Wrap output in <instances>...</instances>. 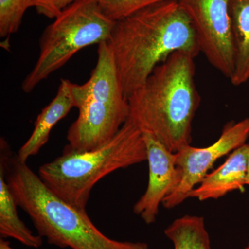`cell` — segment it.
Returning <instances> with one entry per match:
<instances>
[{
  "instance_id": "6da1fadb",
  "label": "cell",
  "mask_w": 249,
  "mask_h": 249,
  "mask_svg": "<svg viewBox=\"0 0 249 249\" xmlns=\"http://www.w3.org/2000/svg\"><path fill=\"white\" fill-rule=\"evenodd\" d=\"M107 42L127 98L171 54L184 51L196 56L200 52L178 0L152 5L115 22Z\"/></svg>"
},
{
  "instance_id": "7a4b0ae2",
  "label": "cell",
  "mask_w": 249,
  "mask_h": 249,
  "mask_svg": "<svg viewBox=\"0 0 249 249\" xmlns=\"http://www.w3.org/2000/svg\"><path fill=\"white\" fill-rule=\"evenodd\" d=\"M195 57L184 51L171 54L127 98L129 120L173 153L192 142V124L200 102Z\"/></svg>"
},
{
  "instance_id": "3957f363",
  "label": "cell",
  "mask_w": 249,
  "mask_h": 249,
  "mask_svg": "<svg viewBox=\"0 0 249 249\" xmlns=\"http://www.w3.org/2000/svg\"><path fill=\"white\" fill-rule=\"evenodd\" d=\"M0 166L18 206L30 217L37 234L50 245L70 249H150L144 242H123L105 235L87 211L53 193L1 139Z\"/></svg>"
},
{
  "instance_id": "277c9868",
  "label": "cell",
  "mask_w": 249,
  "mask_h": 249,
  "mask_svg": "<svg viewBox=\"0 0 249 249\" xmlns=\"http://www.w3.org/2000/svg\"><path fill=\"white\" fill-rule=\"evenodd\" d=\"M147 158L143 134L127 119L109 142L96 150L78 151L67 145L61 155L41 165L38 175L62 200L87 211L91 192L100 180Z\"/></svg>"
},
{
  "instance_id": "5b68a950",
  "label": "cell",
  "mask_w": 249,
  "mask_h": 249,
  "mask_svg": "<svg viewBox=\"0 0 249 249\" xmlns=\"http://www.w3.org/2000/svg\"><path fill=\"white\" fill-rule=\"evenodd\" d=\"M96 66L84 84L71 83L78 116L67 134L69 146L78 151L99 148L118 133L128 119V100L107 42L98 45Z\"/></svg>"
},
{
  "instance_id": "8992f818",
  "label": "cell",
  "mask_w": 249,
  "mask_h": 249,
  "mask_svg": "<svg viewBox=\"0 0 249 249\" xmlns=\"http://www.w3.org/2000/svg\"><path fill=\"white\" fill-rule=\"evenodd\" d=\"M114 24L96 0H78L70 5L42 33L38 58L22 81V91H34L82 49L107 42Z\"/></svg>"
},
{
  "instance_id": "52a82bcc",
  "label": "cell",
  "mask_w": 249,
  "mask_h": 249,
  "mask_svg": "<svg viewBox=\"0 0 249 249\" xmlns=\"http://www.w3.org/2000/svg\"><path fill=\"white\" fill-rule=\"evenodd\" d=\"M191 19L200 52L230 79L234 69L231 0H178Z\"/></svg>"
},
{
  "instance_id": "ba28073f",
  "label": "cell",
  "mask_w": 249,
  "mask_h": 249,
  "mask_svg": "<svg viewBox=\"0 0 249 249\" xmlns=\"http://www.w3.org/2000/svg\"><path fill=\"white\" fill-rule=\"evenodd\" d=\"M249 137V118H246L235 124H228L219 138L209 146L195 147L189 145L176 152L175 162L179 180L178 186L163 200V207L173 209L182 204L209 174L214 163L247 143Z\"/></svg>"
},
{
  "instance_id": "9c48e42d",
  "label": "cell",
  "mask_w": 249,
  "mask_h": 249,
  "mask_svg": "<svg viewBox=\"0 0 249 249\" xmlns=\"http://www.w3.org/2000/svg\"><path fill=\"white\" fill-rule=\"evenodd\" d=\"M143 134L149 165L146 191L134 204V212L147 224L156 222L160 204L178 186L179 176L175 153L155 138Z\"/></svg>"
},
{
  "instance_id": "30bf717a",
  "label": "cell",
  "mask_w": 249,
  "mask_h": 249,
  "mask_svg": "<svg viewBox=\"0 0 249 249\" xmlns=\"http://www.w3.org/2000/svg\"><path fill=\"white\" fill-rule=\"evenodd\" d=\"M249 157V143L235 149L222 165L205 177L188 198L204 201L219 199L231 192L245 191Z\"/></svg>"
},
{
  "instance_id": "8fae6325",
  "label": "cell",
  "mask_w": 249,
  "mask_h": 249,
  "mask_svg": "<svg viewBox=\"0 0 249 249\" xmlns=\"http://www.w3.org/2000/svg\"><path fill=\"white\" fill-rule=\"evenodd\" d=\"M71 83L70 80L62 78L55 97L37 116L32 134L18 150V158L22 161L27 162L30 157L40 152L48 142L54 126L75 107Z\"/></svg>"
},
{
  "instance_id": "7c38bea8",
  "label": "cell",
  "mask_w": 249,
  "mask_h": 249,
  "mask_svg": "<svg viewBox=\"0 0 249 249\" xmlns=\"http://www.w3.org/2000/svg\"><path fill=\"white\" fill-rule=\"evenodd\" d=\"M234 69L231 83L235 86L249 80V0H231L229 5Z\"/></svg>"
},
{
  "instance_id": "4fadbf2b",
  "label": "cell",
  "mask_w": 249,
  "mask_h": 249,
  "mask_svg": "<svg viewBox=\"0 0 249 249\" xmlns=\"http://www.w3.org/2000/svg\"><path fill=\"white\" fill-rule=\"evenodd\" d=\"M18 204L8 186L4 169L0 166V235L1 238H13L22 245L38 249L43 238L35 235L21 220L18 214Z\"/></svg>"
},
{
  "instance_id": "5bb4252c",
  "label": "cell",
  "mask_w": 249,
  "mask_h": 249,
  "mask_svg": "<svg viewBox=\"0 0 249 249\" xmlns=\"http://www.w3.org/2000/svg\"><path fill=\"white\" fill-rule=\"evenodd\" d=\"M164 233L173 242L174 249H211V239L201 216L178 217L165 229Z\"/></svg>"
},
{
  "instance_id": "9a60e30c",
  "label": "cell",
  "mask_w": 249,
  "mask_h": 249,
  "mask_svg": "<svg viewBox=\"0 0 249 249\" xmlns=\"http://www.w3.org/2000/svg\"><path fill=\"white\" fill-rule=\"evenodd\" d=\"M31 0H0V37H10L19 30Z\"/></svg>"
},
{
  "instance_id": "2e32d148",
  "label": "cell",
  "mask_w": 249,
  "mask_h": 249,
  "mask_svg": "<svg viewBox=\"0 0 249 249\" xmlns=\"http://www.w3.org/2000/svg\"><path fill=\"white\" fill-rule=\"evenodd\" d=\"M106 17L116 22L142 10L169 0H96Z\"/></svg>"
},
{
  "instance_id": "e0dca14e",
  "label": "cell",
  "mask_w": 249,
  "mask_h": 249,
  "mask_svg": "<svg viewBox=\"0 0 249 249\" xmlns=\"http://www.w3.org/2000/svg\"><path fill=\"white\" fill-rule=\"evenodd\" d=\"M78 0H31V7L37 14L49 19H55L70 5Z\"/></svg>"
},
{
  "instance_id": "ac0fdd59",
  "label": "cell",
  "mask_w": 249,
  "mask_h": 249,
  "mask_svg": "<svg viewBox=\"0 0 249 249\" xmlns=\"http://www.w3.org/2000/svg\"><path fill=\"white\" fill-rule=\"evenodd\" d=\"M0 249H14L10 245L9 242L5 240V239L1 238L0 240Z\"/></svg>"
},
{
  "instance_id": "d6986e66",
  "label": "cell",
  "mask_w": 249,
  "mask_h": 249,
  "mask_svg": "<svg viewBox=\"0 0 249 249\" xmlns=\"http://www.w3.org/2000/svg\"><path fill=\"white\" fill-rule=\"evenodd\" d=\"M246 185H249V157L247 162V176H246Z\"/></svg>"
},
{
  "instance_id": "ffe728a7",
  "label": "cell",
  "mask_w": 249,
  "mask_h": 249,
  "mask_svg": "<svg viewBox=\"0 0 249 249\" xmlns=\"http://www.w3.org/2000/svg\"><path fill=\"white\" fill-rule=\"evenodd\" d=\"M244 249H249V244L247 246V247H245Z\"/></svg>"
}]
</instances>
